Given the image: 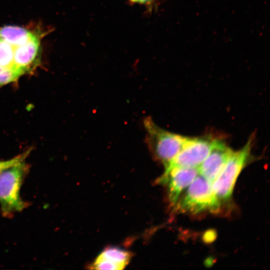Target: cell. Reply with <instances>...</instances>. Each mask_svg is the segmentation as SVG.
<instances>
[{
  "instance_id": "11",
  "label": "cell",
  "mask_w": 270,
  "mask_h": 270,
  "mask_svg": "<svg viewBox=\"0 0 270 270\" xmlns=\"http://www.w3.org/2000/svg\"><path fill=\"white\" fill-rule=\"evenodd\" d=\"M14 46L0 38V65L16 72L21 76L14 66Z\"/></svg>"
},
{
  "instance_id": "15",
  "label": "cell",
  "mask_w": 270,
  "mask_h": 270,
  "mask_svg": "<svg viewBox=\"0 0 270 270\" xmlns=\"http://www.w3.org/2000/svg\"><path fill=\"white\" fill-rule=\"evenodd\" d=\"M129 0L130 2L148 6V5L152 4L156 0Z\"/></svg>"
},
{
  "instance_id": "1",
  "label": "cell",
  "mask_w": 270,
  "mask_h": 270,
  "mask_svg": "<svg viewBox=\"0 0 270 270\" xmlns=\"http://www.w3.org/2000/svg\"><path fill=\"white\" fill-rule=\"evenodd\" d=\"M30 170L25 160L18 162L0 174V206L2 216L10 218L14 214L22 211L30 203L22 200L20 190Z\"/></svg>"
},
{
  "instance_id": "12",
  "label": "cell",
  "mask_w": 270,
  "mask_h": 270,
  "mask_svg": "<svg viewBox=\"0 0 270 270\" xmlns=\"http://www.w3.org/2000/svg\"><path fill=\"white\" fill-rule=\"evenodd\" d=\"M20 76L16 72L0 65V86L16 82Z\"/></svg>"
},
{
  "instance_id": "13",
  "label": "cell",
  "mask_w": 270,
  "mask_h": 270,
  "mask_svg": "<svg viewBox=\"0 0 270 270\" xmlns=\"http://www.w3.org/2000/svg\"><path fill=\"white\" fill-rule=\"evenodd\" d=\"M90 266L91 269L94 270H120L124 269L118 264L98 258H96Z\"/></svg>"
},
{
  "instance_id": "5",
  "label": "cell",
  "mask_w": 270,
  "mask_h": 270,
  "mask_svg": "<svg viewBox=\"0 0 270 270\" xmlns=\"http://www.w3.org/2000/svg\"><path fill=\"white\" fill-rule=\"evenodd\" d=\"M210 135L188 138L162 176L174 168H198L210 153L216 140Z\"/></svg>"
},
{
  "instance_id": "3",
  "label": "cell",
  "mask_w": 270,
  "mask_h": 270,
  "mask_svg": "<svg viewBox=\"0 0 270 270\" xmlns=\"http://www.w3.org/2000/svg\"><path fill=\"white\" fill-rule=\"evenodd\" d=\"M176 210L198 214L204 211L218 212L221 203L216 197L212 184L200 174L190 184L186 194L176 204Z\"/></svg>"
},
{
  "instance_id": "8",
  "label": "cell",
  "mask_w": 270,
  "mask_h": 270,
  "mask_svg": "<svg viewBox=\"0 0 270 270\" xmlns=\"http://www.w3.org/2000/svg\"><path fill=\"white\" fill-rule=\"evenodd\" d=\"M14 62L20 76L30 74L40 62V45L36 36L26 43L14 46Z\"/></svg>"
},
{
  "instance_id": "6",
  "label": "cell",
  "mask_w": 270,
  "mask_h": 270,
  "mask_svg": "<svg viewBox=\"0 0 270 270\" xmlns=\"http://www.w3.org/2000/svg\"><path fill=\"white\" fill-rule=\"evenodd\" d=\"M232 152L224 142L216 139L208 156L198 167L199 174L212 184Z\"/></svg>"
},
{
  "instance_id": "2",
  "label": "cell",
  "mask_w": 270,
  "mask_h": 270,
  "mask_svg": "<svg viewBox=\"0 0 270 270\" xmlns=\"http://www.w3.org/2000/svg\"><path fill=\"white\" fill-rule=\"evenodd\" d=\"M144 125L149 150L166 168L180 150L186 137L162 129L150 117L144 120Z\"/></svg>"
},
{
  "instance_id": "9",
  "label": "cell",
  "mask_w": 270,
  "mask_h": 270,
  "mask_svg": "<svg viewBox=\"0 0 270 270\" xmlns=\"http://www.w3.org/2000/svg\"><path fill=\"white\" fill-rule=\"evenodd\" d=\"M36 36L22 27L6 26L0 28V38L12 46L22 45Z\"/></svg>"
},
{
  "instance_id": "7",
  "label": "cell",
  "mask_w": 270,
  "mask_h": 270,
  "mask_svg": "<svg viewBox=\"0 0 270 270\" xmlns=\"http://www.w3.org/2000/svg\"><path fill=\"white\" fill-rule=\"evenodd\" d=\"M199 174L198 168H178L162 176L158 182L168 184V196L170 204L175 206L182 192L185 190Z\"/></svg>"
},
{
  "instance_id": "4",
  "label": "cell",
  "mask_w": 270,
  "mask_h": 270,
  "mask_svg": "<svg viewBox=\"0 0 270 270\" xmlns=\"http://www.w3.org/2000/svg\"><path fill=\"white\" fill-rule=\"evenodd\" d=\"M252 134L240 150L232 152L222 170L212 184L214 193L221 203L230 198L236 180L250 158L254 140Z\"/></svg>"
},
{
  "instance_id": "14",
  "label": "cell",
  "mask_w": 270,
  "mask_h": 270,
  "mask_svg": "<svg viewBox=\"0 0 270 270\" xmlns=\"http://www.w3.org/2000/svg\"><path fill=\"white\" fill-rule=\"evenodd\" d=\"M32 150L29 149L24 152L17 155L12 158L4 161H0V174L5 168L22 160H26L30 154Z\"/></svg>"
},
{
  "instance_id": "10",
  "label": "cell",
  "mask_w": 270,
  "mask_h": 270,
  "mask_svg": "<svg viewBox=\"0 0 270 270\" xmlns=\"http://www.w3.org/2000/svg\"><path fill=\"white\" fill-rule=\"evenodd\" d=\"M132 254L119 248L110 246L106 248L97 257L122 266L124 268L129 263Z\"/></svg>"
}]
</instances>
